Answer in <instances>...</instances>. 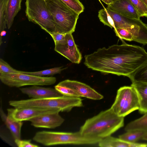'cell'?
<instances>
[{
    "label": "cell",
    "instance_id": "1",
    "mask_svg": "<svg viewBox=\"0 0 147 147\" xmlns=\"http://www.w3.org/2000/svg\"><path fill=\"white\" fill-rule=\"evenodd\" d=\"M84 57V64L88 68L128 77L147 62V52L141 47L124 43L99 48Z\"/></svg>",
    "mask_w": 147,
    "mask_h": 147
},
{
    "label": "cell",
    "instance_id": "2",
    "mask_svg": "<svg viewBox=\"0 0 147 147\" xmlns=\"http://www.w3.org/2000/svg\"><path fill=\"white\" fill-rule=\"evenodd\" d=\"M124 117L117 115L110 108L87 119L79 131L84 136L102 139L123 127Z\"/></svg>",
    "mask_w": 147,
    "mask_h": 147
},
{
    "label": "cell",
    "instance_id": "3",
    "mask_svg": "<svg viewBox=\"0 0 147 147\" xmlns=\"http://www.w3.org/2000/svg\"><path fill=\"white\" fill-rule=\"evenodd\" d=\"M9 104L16 108H35L54 109L61 112H69L74 107L83 106L82 100L80 97L62 96L40 99L31 98L21 100H11Z\"/></svg>",
    "mask_w": 147,
    "mask_h": 147
},
{
    "label": "cell",
    "instance_id": "4",
    "mask_svg": "<svg viewBox=\"0 0 147 147\" xmlns=\"http://www.w3.org/2000/svg\"><path fill=\"white\" fill-rule=\"evenodd\" d=\"M102 139L82 135L79 131L74 132L41 131L37 132L33 140L47 146L66 144L91 145L98 144Z\"/></svg>",
    "mask_w": 147,
    "mask_h": 147
},
{
    "label": "cell",
    "instance_id": "5",
    "mask_svg": "<svg viewBox=\"0 0 147 147\" xmlns=\"http://www.w3.org/2000/svg\"><path fill=\"white\" fill-rule=\"evenodd\" d=\"M105 9L108 14L105 18L106 25L111 28H122L132 35L133 41L144 45L147 44V25L140 19L127 18L110 10Z\"/></svg>",
    "mask_w": 147,
    "mask_h": 147
},
{
    "label": "cell",
    "instance_id": "6",
    "mask_svg": "<svg viewBox=\"0 0 147 147\" xmlns=\"http://www.w3.org/2000/svg\"><path fill=\"white\" fill-rule=\"evenodd\" d=\"M55 23L54 32L66 34L75 30L79 14L61 0H45Z\"/></svg>",
    "mask_w": 147,
    "mask_h": 147
},
{
    "label": "cell",
    "instance_id": "7",
    "mask_svg": "<svg viewBox=\"0 0 147 147\" xmlns=\"http://www.w3.org/2000/svg\"><path fill=\"white\" fill-rule=\"evenodd\" d=\"M26 15L28 20L48 33L55 32V23L45 0H26Z\"/></svg>",
    "mask_w": 147,
    "mask_h": 147
},
{
    "label": "cell",
    "instance_id": "8",
    "mask_svg": "<svg viewBox=\"0 0 147 147\" xmlns=\"http://www.w3.org/2000/svg\"><path fill=\"white\" fill-rule=\"evenodd\" d=\"M139 106L137 94L131 86L122 87L118 90L115 100L111 108L117 115L124 117L138 110Z\"/></svg>",
    "mask_w": 147,
    "mask_h": 147
},
{
    "label": "cell",
    "instance_id": "9",
    "mask_svg": "<svg viewBox=\"0 0 147 147\" xmlns=\"http://www.w3.org/2000/svg\"><path fill=\"white\" fill-rule=\"evenodd\" d=\"M0 79L4 84L16 88L28 85H50L54 84L56 81L55 77L40 76L22 73H0Z\"/></svg>",
    "mask_w": 147,
    "mask_h": 147
},
{
    "label": "cell",
    "instance_id": "10",
    "mask_svg": "<svg viewBox=\"0 0 147 147\" xmlns=\"http://www.w3.org/2000/svg\"><path fill=\"white\" fill-rule=\"evenodd\" d=\"M54 49L73 63L79 64L82 59V54L75 43L71 33L66 34L65 40L55 45Z\"/></svg>",
    "mask_w": 147,
    "mask_h": 147
},
{
    "label": "cell",
    "instance_id": "11",
    "mask_svg": "<svg viewBox=\"0 0 147 147\" xmlns=\"http://www.w3.org/2000/svg\"><path fill=\"white\" fill-rule=\"evenodd\" d=\"M7 115L18 121H28L32 118L45 114L60 112L57 109H42L35 108H10L7 109Z\"/></svg>",
    "mask_w": 147,
    "mask_h": 147
},
{
    "label": "cell",
    "instance_id": "12",
    "mask_svg": "<svg viewBox=\"0 0 147 147\" xmlns=\"http://www.w3.org/2000/svg\"><path fill=\"white\" fill-rule=\"evenodd\" d=\"M58 84L72 89L78 93L80 97L95 100H101L104 98L102 95L89 86L78 81L66 80Z\"/></svg>",
    "mask_w": 147,
    "mask_h": 147
},
{
    "label": "cell",
    "instance_id": "13",
    "mask_svg": "<svg viewBox=\"0 0 147 147\" xmlns=\"http://www.w3.org/2000/svg\"><path fill=\"white\" fill-rule=\"evenodd\" d=\"M59 112L43 115L30 119L31 125L36 127L54 129L60 126L64 119L59 114Z\"/></svg>",
    "mask_w": 147,
    "mask_h": 147
},
{
    "label": "cell",
    "instance_id": "14",
    "mask_svg": "<svg viewBox=\"0 0 147 147\" xmlns=\"http://www.w3.org/2000/svg\"><path fill=\"white\" fill-rule=\"evenodd\" d=\"M20 90L31 98L40 99L58 97L63 96L55 88L34 85L20 88Z\"/></svg>",
    "mask_w": 147,
    "mask_h": 147
},
{
    "label": "cell",
    "instance_id": "15",
    "mask_svg": "<svg viewBox=\"0 0 147 147\" xmlns=\"http://www.w3.org/2000/svg\"><path fill=\"white\" fill-rule=\"evenodd\" d=\"M107 8L124 16L140 19L138 13L129 0H117L108 5Z\"/></svg>",
    "mask_w": 147,
    "mask_h": 147
},
{
    "label": "cell",
    "instance_id": "16",
    "mask_svg": "<svg viewBox=\"0 0 147 147\" xmlns=\"http://www.w3.org/2000/svg\"><path fill=\"white\" fill-rule=\"evenodd\" d=\"M0 114L2 121L10 130L14 140L21 139L22 122L16 121L9 117L5 113L1 107Z\"/></svg>",
    "mask_w": 147,
    "mask_h": 147
},
{
    "label": "cell",
    "instance_id": "17",
    "mask_svg": "<svg viewBox=\"0 0 147 147\" xmlns=\"http://www.w3.org/2000/svg\"><path fill=\"white\" fill-rule=\"evenodd\" d=\"M22 0H7L5 17L7 27L9 29L13 24L15 17L21 9Z\"/></svg>",
    "mask_w": 147,
    "mask_h": 147
},
{
    "label": "cell",
    "instance_id": "18",
    "mask_svg": "<svg viewBox=\"0 0 147 147\" xmlns=\"http://www.w3.org/2000/svg\"><path fill=\"white\" fill-rule=\"evenodd\" d=\"M131 86L135 89L139 98V112L145 113L147 112V83H134Z\"/></svg>",
    "mask_w": 147,
    "mask_h": 147
},
{
    "label": "cell",
    "instance_id": "19",
    "mask_svg": "<svg viewBox=\"0 0 147 147\" xmlns=\"http://www.w3.org/2000/svg\"><path fill=\"white\" fill-rule=\"evenodd\" d=\"M132 83H147V62L128 76Z\"/></svg>",
    "mask_w": 147,
    "mask_h": 147
},
{
    "label": "cell",
    "instance_id": "20",
    "mask_svg": "<svg viewBox=\"0 0 147 147\" xmlns=\"http://www.w3.org/2000/svg\"><path fill=\"white\" fill-rule=\"evenodd\" d=\"M140 118L132 121L126 126V131L133 130H141L147 131V112Z\"/></svg>",
    "mask_w": 147,
    "mask_h": 147
},
{
    "label": "cell",
    "instance_id": "21",
    "mask_svg": "<svg viewBox=\"0 0 147 147\" xmlns=\"http://www.w3.org/2000/svg\"><path fill=\"white\" fill-rule=\"evenodd\" d=\"M147 131L141 130H133L127 131L125 134L119 136V138L123 140L131 143H135L142 139Z\"/></svg>",
    "mask_w": 147,
    "mask_h": 147
},
{
    "label": "cell",
    "instance_id": "22",
    "mask_svg": "<svg viewBox=\"0 0 147 147\" xmlns=\"http://www.w3.org/2000/svg\"><path fill=\"white\" fill-rule=\"evenodd\" d=\"M66 68H63V67L61 66L34 72L22 71V73L40 76H51L59 74L62 71Z\"/></svg>",
    "mask_w": 147,
    "mask_h": 147
},
{
    "label": "cell",
    "instance_id": "23",
    "mask_svg": "<svg viewBox=\"0 0 147 147\" xmlns=\"http://www.w3.org/2000/svg\"><path fill=\"white\" fill-rule=\"evenodd\" d=\"M7 0H0V32L7 28V22L5 14Z\"/></svg>",
    "mask_w": 147,
    "mask_h": 147
},
{
    "label": "cell",
    "instance_id": "24",
    "mask_svg": "<svg viewBox=\"0 0 147 147\" xmlns=\"http://www.w3.org/2000/svg\"><path fill=\"white\" fill-rule=\"evenodd\" d=\"M71 9L80 14L84 11V7L79 0H61Z\"/></svg>",
    "mask_w": 147,
    "mask_h": 147
},
{
    "label": "cell",
    "instance_id": "25",
    "mask_svg": "<svg viewBox=\"0 0 147 147\" xmlns=\"http://www.w3.org/2000/svg\"><path fill=\"white\" fill-rule=\"evenodd\" d=\"M136 8L140 17L147 18V7L142 0H129Z\"/></svg>",
    "mask_w": 147,
    "mask_h": 147
},
{
    "label": "cell",
    "instance_id": "26",
    "mask_svg": "<svg viewBox=\"0 0 147 147\" xmlns=\"http://www.w3.org/2000/svg\"><path fill=\"white\" fill-rule=\"evenodd\" d=\"M54 88L63 95L71 97H80V95L75 91L67 87L57 84L55 86Z\"/></svg>",
    "mask_w": 147,
    "mask_h": 147
},
{
    "label": "cell",
    "instance_id": "27",
    "mask_svg": "<svg viewBox=\"0 0 147 147\" xmlns=\"http://www.w3.org/2000/svg\"><path fill=\"white\" fill-rule=\"evenodd\" d=\"M0 73H22V71L14 69L7 62L1 58Z\"/></svg>",
    "mask_w": 147,
    "mask_h": 147
},
{
    "label": "cell",
    "instance_id": "28",
    "mask_svg": "<svg viewBox=\"0 0 147 147\" xmlns=\"http://www.w3.org/2000/svg\"><path fill=\"white\" fill-rule=\"evenodd\" d=\"M114 31L117 36L122 39L128 41H133L132 34L127 30L122 28L114 29Z\"/></svg>",
    "mask_w": 147,
    "mask_h": 147
},
{
    "label": "cell",
    "instance_id": "29",
    "mask_svg": "<svg viewBox=\"0 0 147 147\" xmlns=\"http://www.w3.org/2000/svg\"><path fill=\"white\" fill-rule=\"evenodd\" d=\"M31 140H21L16 139L14 142L16 145L19 147H38L39 146L31 143Z\"/></svg>",
    "mask_w": 147,
    "mask_h": 147
},
{
    "label": "cell",
    "instance_id": "30",
    "mask_svg": "<svg viewBox=\"0 0 147 147\" xmlns=\"http://www.w3.org/2000/svg\"><path fill=\"white\" fill-rule=\"evenodd\" d=\"M51 36L55 42V45L61 42L65 39V34L56 32H54L48 33Z\"/></svg>",
    "mask_w": 147,
    "mask_h": 147
},
{
    "label": "cell",
    "instance_id": "31",
    "mask_svg": "<svg viewBox=\"0 0 147 147\" xmlns=\"http://www.w3.org/2000/svg\"><path fill=\"white\" fill-rule=\"evenodd\" d=\"M104 3H105L107 5H109L112 3H113V1L112 0H101Z\"/></svg>",
    "mask_w": 147,
    "mask_h": 147
},
{
    "label": "cell",
    "instance_id": "32",
    "mask_svg": "<svg viewBox=\"0 0 147 147\" xmlns=\"http://www.w3.org/2000/svg\"><path fill=\"white\" fill-rule=\"evenodd\" d=\"M142 139L147 141V131L144 134Z\"/></svg>",
    "mask_w": 147,
    "mask_h": 147
},
{
    "label": "cell",
    "instance_id": "33",
    "mask_svg": "<svg viewBox=\"0 0 147 147\" xmlns=\"http://www.w3.org/2000/svg\"><path fill=\"white\" fill-rule=\"evenodd\" d=\"M142 1L147 7V0H142Z\"/></svg>",
    "mask_w": 147,
    "mask_h": 147
},
{
    "label": "cell",
    "instance_id": "34",
    "mask_svg": "<svg viewBox=\"0 0 147 147\" xmlns=\"http://www.w3.org/2000/svg\"><path fill=\"white\" fill-rule=\"evenodd\" d=\"M113 0V2L114 1H115L117 0Z\"/></svg>",
    "mask_w": 147,
    "mask_h": 147
}]
</instances>
